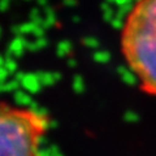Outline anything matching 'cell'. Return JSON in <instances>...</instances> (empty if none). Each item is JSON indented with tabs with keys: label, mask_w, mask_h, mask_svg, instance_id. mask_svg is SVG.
<instances>
[{
	"label": "cell",
	"mask_w": 156,
	"mask_h": 156,
	"mask_svg": "<svg viewBox=\"0 0 156 156\" xmlns=\"http://www.w3.org/2000/svg\"><path fill=\"white\" fill-rule=\"evenodd\" d=\"M121 53L140 90L156 96V0H138L120 33Z\"/></svg>",
	"instance_id": "1"
},
{
	"label": "cell",
	"mask_w": 156,
	"mask_h": 156,
	"mask_svg": "<svg viewBox=\"0 0 156 156\" xmlns=\"http://www.w3.org/2000/svg\"><path fill=\"white\" fill-rule=\"evenodd\" d=\"M50 125L43 112L0 103V156H42Z\"/></svg>",
	"instance_id": "2"
}]
</instances>
